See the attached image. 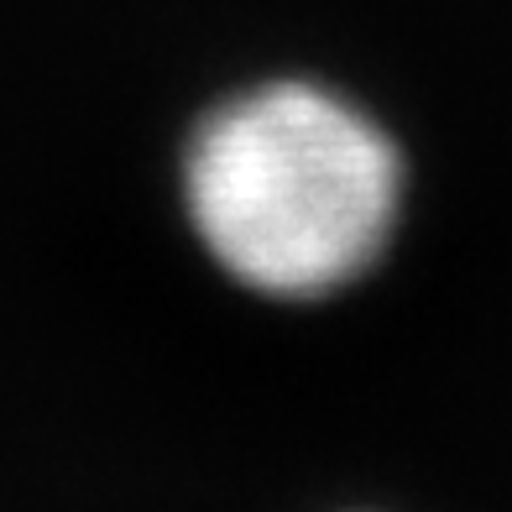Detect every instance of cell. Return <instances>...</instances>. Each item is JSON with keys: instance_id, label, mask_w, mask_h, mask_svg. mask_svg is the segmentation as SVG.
I'll list each match as a JSON object with an SVG mask.
<instances>
[{"instance_id": "obj_1", "label": "cell", "mask_w": 512, "mask_h": 512, "mask_svg": "<svg viewBox=\"0 0 512 512\" xmlns=\"http://www.w3.org/2000/svg\"><path fill=\"white\" fill-rule=\"evenodd\" d=\"M183 194L230 277L272 298H324L387 251L403 162L351 100L319 84H267L194 131Z\"/></svg>"}]
</instances>
